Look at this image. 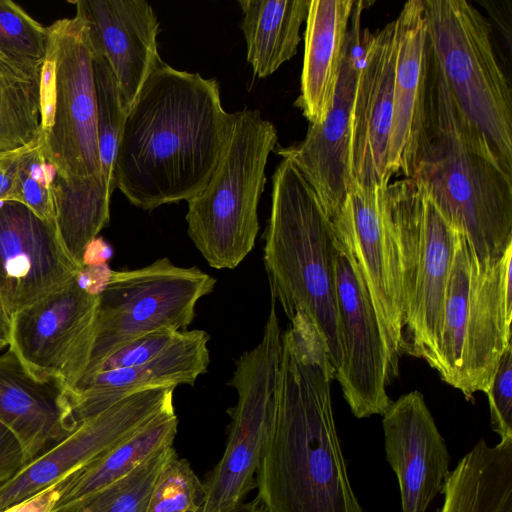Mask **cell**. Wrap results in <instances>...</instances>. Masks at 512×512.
<instances>
[{
	"label": "cell",
	"instance_id": "1",
	"mask_svg": "<svg viewBox=\"0 0 512 512\" xmlns=\"http://www.w3.org/2000/svg\"><path fill=\"white\" fill-rule=\"evenodd\" d=\"M281 334L274 422L256 472L268 512H363L354 494L331 401L335 379L323 339L297 314Z\"/></svg>",
	"mask_w": 512,
	"mask_h": 512
},
{
	"label": "cell",
	"instance_id": "2",
	"mask_svg": "<svg viewBox=\"0 0 512 512\" xmlns=\"http://www.w3.org/2000/svg\"><path fill=\"white\" fill-rule=\"evenodd\" d=\"M230 127L216 79L162 61L126 113L114 162L116 188L148 211L188 201L209 183Z\"/></svg>",
	"mask_w": 512,
	"mask_h": 512
},
{
	"label": "cell",
	"instance_id": "3",
	"mask_svg": "<svg viewBox=\"0 0 512 512\" xmlns=\"http://www.w3.org/2000/svg\"><path fill=\"white\" fill-rule=\"evenodd\" d=\"M483 262L512 245V164L461 111L430 48L413 176Z\"/></svg>",
	"mask_w": 512,
	"mask_h": 512
},
{
	"label": "cell",
	"instance_id": "4",
	"mask_svg": "<svg viewBox=\"0 0 512 512\" xmlns=\"http://www.w3.org/2000/svg\"><path fill=\"white\" fill-rule=\"evenodd\" d=\"M264 239L271 294L289 320L302 314L313 324L336 372L342 363L335 277L337 237L315 191L287 159L279 163L272 177Z\"/></svg>",
	"mask_w": 512,
	"mask_h": 512
},
{
	"label": "cell",
	"instance_id": "5",
	"mask_svg": "<svg viewBox=\"0 0 512 512\" xmlns=\"http://www.w3.org/2000/svg\"><path fill=\"white\" fill-rule=\"evenodd\" d=\"M511 262L512 245L499 260L483 262L457 230L438 373L467 399L487 391L498 361L511 343Z\"/></svg>",
	"mask_w": 512,
	"mask_h": 512
},
{
	"label": "cell",
	"instance_id": "6",
	"mask_svg": "<svg viewBox=\"0 0 512 512\" xmlns=\"http://www.w3.org/2000/svg\"><path fill=\"white\" fill-rule=\"evenodd\" d=\"M277 139L274 124L258 110L231 113L218 165L207 186L187 201L188 236L212 268L234 269L254 248L265 167Z\"/></svg>",
	"mask_w": 512,
	"mask_h": 512
},
{
	"label": "cell",
	"instance_id": "7",
	"mask_svg": "<svg viewBox=\"0 0 512 512\" xmlns=\"http://www.w3.org/2000/svg\"><path fill=\"white\" fill-rule=\"evenodd\" d=\"M383 196L401 251L402 353L424 359L438 372L457 229L413 178L389 183Z\"/></svg>",
	"mask_w": 512,
	"mask_h": 512
},
{
	"label": "cell",
	"instance_id": "8",
	"mask_svg": "<svg viewBox=\"0 0 512 512\" xmlns=\"http://www.w3.org/2000/svg\"><path fill=\"white\" fill-rule=\"evenodd\" d=\"M434 56L463 114L512 164V97L487 19L466 0H423Z\"/></svg>",
	"mask_w": 512,
	"mask_h": 512
},
{
	"label": "cell",
	"instance_id": "9",
	"mask_svg": "<svg viewBox=\"0 0 512 512\" xmlns=\"http://www.w3.org/2000/svg\"><path fill=\"white\" fill-rule=\"evenodd\" d=\"M215 285L216 279L210 274L195 266H177L167 257L137 269L111 270L98 294L94 341L84 377L94 374L110 355L144 334L187 330L198 301L211 294Z\"/></svg>",
	"mask_w": 512,
	"mask_h": 512
},
{
	"label": "cell",
	"instance_id": "10",
	"mask_svg": "<svg viewBox=\"0 0 512 512\" xmlns=\"http://www.w3.org/2000/svg\"><path fill=\"white\" fill-rule=\"evenodd\" d=\"M281 351L276 299L271 294L262 339L237 359L228 382L238 399L227 410L231 423L225 450L204 483L206 498L200 512H224L256 488V472L276 413Z\"/></svg>",
	"mask_w": 512,
	"mask_h": 512
},
{
	"label": "cell",
	"instance_id": "11",
	"mask_svg": "<svg viewBox=\"0 0 512 512\" xmlns=\"http://www.w3.org/2000/svg\"><path fill=\"white\" fill-rule=\"evenodd\" d=\"M48 28L56 51V105L43 135L47 154L64 176L99 175L93 51L86 21L78 13Z\"/></svg>",
	"mask_w": 512,
	"mask_h": 512
},
{
	"label": "cell",
	"instance_id": "12",
	"mask_svg": "<svg viewBox=\"0 0 512 512\" xmlns=\"http://www.w3.org/2000/svg\"><path fill=\"white\" fill-rule=\"evenodd\" d=\"M384 187L355 183L331 220L335 234L350 247L361 270L395 376L403 354L402 261Z\"/></svg>",
	"mask_w": 512,
	"mask_h": 512
},
{
	"label": "cell",
	"instance_id": "13",
	"mask_svg": "<svg viewBox=\"0 0 512 512\" xmlns=\"http://www.w3.org/2000/svg\"><path fill=\"white\" fill-rule=\"evenodd\" d=\"M98 295L76 276L66 286L11 317L10 347L37 377L72 391L87 370L95 335Z\"/></svg>",
	"mask_w": 512,
	"mask_h": 512
},
{
	"label": "cell",
	"instance_id": "14",
	"mask_svg": "<svg viewBox=\"0 0 512 512\" xmlns=\"http://www.w3.org/2000/svg\"><path fill=\"white\" fill-rule=\"evenodd\" d=\"M336 237L335 277L342 363L335 379L355 417L383 415L392 402L386 388L394 377L386 344L361 270L347 243Z\"/></svg>",
	"mask_w": 512,
	"mask_h": 512
},
{
	"label": "cell",
	"instance_id": "15",
	"mask_svg": "<svg viewBox=\"0 0 512 512\" xmlns=\"http://www.w3.org/2000/svg\"><path fill=\"white\" fill-rule=\"evenodd\" d=\"M174 389L158 387L136 392L82 421L0 485V511L59 483L162 412L173 409Z\"/></svg>",
	"mask_w": 512,
	"mask_h": 512
},
{
	"label": "cell",
	"instance_id": "16",
	"mask_svg": "<svg viewBox=\"0 0 512 512\" xmlns=\"http://www.w3.org/2000/svg\"><path fill=\"white\" fill-rule=\"evenodd\" d=\"M364 1H355L348 29L344 59L332 107L325 120L309 124L305 138L275 152L290 160L315 191L325 213L333 219L355 182L350 170L351 109L362 65L368 30L360 17Z\"/></svg>",
	"mask_w": 512,
	"mask_h": 512
},
{
	"label": "cell",
	"instance_id": "17",
	"mask_svg": "<svg viewBox=\"0 0 512 512\" xmlns=\"http://www.w3.org/2000/svg\"><path fill=\"white\" fill-rule=\"evenodd\" d=\"M79 270L54 224L20 202L0 205V303L10 317L66 286Z\"/></svg>",
	"mask_w": 512,
	"mask_h": 512
},
{
	"label": "cell",
	"instance_id": "18",
	"mask_svg": "<svg viewBox=\"0 0 512 512\" xmlns=\"http://www.w3.org/2000/svg\"><path fill=\"white\" fill-rule=\"evenodd\" d=\"M397 53L396 20L369 35L351 109L350 170L361 186L389 184L386 163Z\"/></svg>",
	"mask_w": 512,
	"mask_h": 512
},
{
	"label": "cell",
	"instance_id": "19",
	"mask_svg": "<svg viewBox=\"0 0 512 512\" xmlns=\"http://www.w3.org/2000/svg\"><path fill=\"white\" fill-rule=\"evenodd\" d=\"M382 416L386 458L398 479L402 512H426L450 473L446 443L419 391L391 402Z\"/></svg>",
	"mask_w": 512,
	"mask_h": 512
},
{
	"label": "cell",
	"instance_id": "20",
	"mask_svg": "<svg viewBox=\"0 0 512 512\" xmlns=\"http://www.w3.org/2000/svg\"><path fill=\"white\" fill-rule=\"evenodd\" d=\"M76 13L86 21L94 52L102 54L116 77L125 112L144 82L162 62L159 23L144 0H78Z\"/></svg>",
	"mask_w": 512,
	"mask_h": 512
},
{
	"label": "cell",
	"instance_id": "21",
	"mask_svg": "<svg viewBox=\"0 0 512 512\" xmlns=\"http://www.w3.org/2000/svg\"><path fill=\"white\" fill-rule=\"evenodd\" d=\"M398 53L386 177L413 178L426 108L430 39L423 0L404 4L395 19Z\"/></svg>",
	"mask_w": 512,
	"mask_h": 512
},
{
	"label": "cell",
	"instance_id": "22",
	"mask_svg": "<svg viewBox=\"0 0 512 512\" xmlns=\"http://www.w3.org/2000/svg\"><path fill=\"white\" fill-rule=\"evenodd\" d=\"M209 339L204 330L181 331L173 344L150 361L84 377L66 393L73 425L77 427L82 421L139 391L176 388L181 384L193 386L209 366Z\"/></svg>",
	"mask_w": 512,
	"mask_h": 512
},
{
	"label": "cell",
	"instance_id": "23",
	"mask_svg": "<svg viewBox=\"0 0 512 512\" xmlns=\"http://www.w3.org/2000/svg\"><path fill=\"white\" fill-rule=\"evenodd\" d=\"M0 423L20 442L26 464L76 428L64 386L34 375L10 346L0 354Z\"/></svg>",
	"mask_w": 512,
	"mask_h": 512
},
{
	"label": "cell",
	"instance_id": "24",
	"mask_svg": "<svg viewBox=\"0 0 512 512\" xmlns=\"http://www.w3.org/2000/svg\"><path fill=\"white\" fill-rule=\"evenodd\" d=\"M354 2L310 0L301 92L295 101L309 124L323 122L332 107Z\"/></svg>",
	"mask_w": 512,
	"mask_h": 512
},
{
	"label": "cell",
	"instance_id": "25",
	"mask_svg": "<svg viewBox=\"0 0 512 512\" xmlns=\"http://www.w3.org/2000/svg\"><path fill=\"white\" fill-rule=\"evenodd\" d=\"M177 428L178 418L174 408L156 416L97 459L57 483L60 497L52 512L72 511L90 496L130 474L162 449L173 446Z\"/></svg>",
	"mask_w": 512,
	"mask_h": 512
},
{
	"label": "cell",
	"instance_id": "26",
	"mask_svg": "<svg viewBox=\"0 0 512 512\" xmlns=\"http://www.w3.org/2000/svg\"><path fill=\"white\" fill-rule=\"evenodd\" d=\"M438 512H512V440L481 438L446 478Z\"/></svg>",
	"mask_w": 512,
	"mask_h": 512
},
{
	"label": "cell",
	"instance_id": "27",
	"mask_svg": "<svg viewBox=\"0 0 512 512\" xmlns=\"http://www.w3.org/2000/svg\"><path fill=\"white\" fill-rule=\"evenodd\" d=\"M247 61L259 78L273 74L297 52L310 0H239Z\"/></svg>",
	"mask_w": 512,
	"mask_h": 512
},
{
	"label": "cell",
	"instance_id": "28",
	"mask_svg": "<svg viewBox=\"0 0 512 512\" xmlns=\"http://www.w3.org/2000/svg\"><path fill=\"white\" fill-rule=\"evenodd\" d=\"M112 193L101 174L73 177L57 172L55 175L56 231L65 251L80 269L88 245L109 223Z\"/></svg>",
	"mask_w": 512,
	"mask_h": 512
},
{
	"label": "cell",
	"instance_id": "29",
	"mask_svg": "<svg viewBox=\"0 0 512 512\" xmlns=\"http://www.w3.org/2000/svg\"><path fill=\"white\" fill-rule=\"evenodd\" d=\"M41 64L0 54V153L28 146L41 133Z\"/></svg>",
	"mask_w": 512,
	"mask_h": 512
},
{
	"label": "cell",
	"instance_id": "30",
	"mask_svg": "<svg viewBox=\"0 0 512 512\" xmlns=\"http://www.w3.org/2000/svg\"><path fill=\"white\" fill-rule=\"evenodd\" d=\"M92 64L100 173L107 185L114 191L116 188L114 162L126 112L121 101L116 77L106 58L93 51Z\"/></svg>",
	"mask_w": 512,
	"mask_h": 512
},
{
	"label": "cell",
	"instance_id": "31",
	"mask_svg": "<svg viewBox=\"0 0 512 512\" xmlns=\"http://www.w3.org/2000/svg\"><path fill=\"white\" fill-rule=\"evenodd\" d=\"M173 449V446L162 449L70 512H145L154 482Z\"/></svg>",
	"mask_w": 512,
	"mask_h": 512
},
{
	"label": "cell",
	"instance_id": "32",
	"mask_svg": "<svg viewBox=\"0 0 512 512\" xmlns=\"http://www.w3.org/2000/svg\"><path fill=\"white\" fill-rule=\"evenodd\" d=\"M56 173L40 133L20 156L14 201L24 204L39 218L54 225L53 182Z\"/></svg>",
	"mask_w": 512,
	"mask_h": 512
},
{
	"label": "cell",
	"instance_id": "33",
	"mask_svg": "<svg viewBox=\"0 0 512 512\" xmlns=\"http://www.w3.org/2000/svg\"><path fill=\"white\" fill-rule=\"evenodd\" d=\"M205 498L204 483L173 449L154 482L145 512H200Z\"/></svg>",
	"mask_w": 512,
	"mask_h": 512
},
{
	"label": "cell",
	"instance_id": "34",
	"mask_svg": "<svg viewBox=\"0 0 512 512\" xmlns=\"http://www.w3.org/2000/svg\"><path fill=\"white\" fill-rule=\"evenodd\" d=\"M49 33L22 7L11 0H0V54L12 59L42 63Z\"/></svg>",
	"mask_w": 512,
	"mask_h": 512
},
{
	"label": "cell",
	"instance_id": "35",
	"mask_svg": "<svg viewBox=\"0 0 512 512\" xmlns=\"http://www.w3.org/2000/svg\"><path fill=\"white\" fill-rule=\"evenodd\" d=\"M488 396L491 426L501 440H512V344L502 353L492 381L485 392Z\"/></svg>",
	"mask_w": 512,
	"mask_h": 512
},
{
	"label": "cell",
	"instance_id": "36",
	"mask_svg": "<svg viewBox=\"0 0 512 512\" xmlns=\"http://www.w3.org/2000/svg\"><path fill=\"white\" fill-rule=\"evenodd\" d=\"M180 332L162 329L144 334L115 351L100 365L95 373L127 368L150 361L173 344Z\"/></svg>",
	"mask_w": 512,
	"mask_h": 512
},
{
	"label": "cell",
	"instance_id": "37",
	"mask_svg": "<svg viewBox=\"0 0 512 512\" xmlns=\"http://www.w3.org/2000/svg\"><path fill=\"white\" fill-rule=\"evenodd\" d=\"M39 95L41 133L47 135L52 127L56 105V51L50 36L40 69Z\"/></svg>",
	"mask_w": 512,
	"mask_h": 512
},
{
	"label": "cell",
	"instance_id": "38",
	"mask_svg": "<svg viewBox=\"0 0 512 512\" xmlns=\"http://www.w3.org/2000/svg\"><path fill=\"white\" fill-rule=\"evenodd\" d=\"M25 465L26 460L20 442L0 423V485L14 477Z\"/></svg>",
	"mask_w": 512,
	"mask_h": 512
},
{
	"label": "cell",
	"instance_id": "39",
	"mask_svg": "<svg viewBox=\"0 0 512 512\" xmlns=\"http://www.w3.org/2000/svg\"><path fill=\"white\" fill-rule=\"evenodd\" d=\"M25 147L0 153V202L14 201L19 159Z\"/></svg>",
	"mask_w": 512,
	"mask_h": 512
},
{
	"label": "cell",
	"instance_id": "40",
	"mask_svg": "<svg viewBox=\"0 0 512 512\" xmlns=\"http://www.w3.org/2000/svg\"><path fill=\"white\" fill-rule=\"evenodd\" d=\"M59 497L60 492L55 484L0 512H52Z\"/></svg>",
	"mask_w": 512,
	"mask_h": 512
},
{
	"label": "cell",
	"instance_id": "41",
	"mask_svg": "<svg viewBox=\"0 0 512 512\" xmlns=\"http://www.w3.org/2000/svg\"><path fill=\"white\" fill-rule=\"evenodd\" d=\"M11 343V317L0 303V351Z\"/></svg>",
	"mask_w": 512,
	"mask_h": 512
},
{
	"label": "cell",
	"instance_id": "42",
	"mask_svg": "<svg viewBox=\"0 0 512 512\" xmlns=\"http://www.w3.org/2000/svg\"><path fill=\"white\" fill-rule=\"evenodd\" d=\"M224 512H268L265 505L261 502V500L256 496L253 500L249 502H241Z\"/></svg>",
	"mask_w": 512,
	"mask_h": 512
}]
</instances>
